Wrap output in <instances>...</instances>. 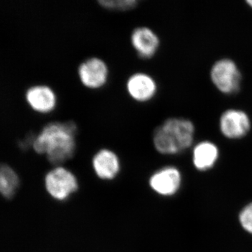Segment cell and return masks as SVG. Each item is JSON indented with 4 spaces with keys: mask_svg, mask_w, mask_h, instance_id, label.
<instances>
[{
    "mask_svg": "<svg viewBox=\"0 0 252 252\" xmlns=\"http://www.w3.org/2000/svg\"><path fill=\"white\" fill-rule=\"evenodd\" d=\"M78 126L73 121L48 123L35 135L32 147L46 154L49 161L59 166L74 157L77 149Z\"/></svg>",
    "mask_w": 252,
    "mask_h": 252,
    "instance_id": "6da1fadb",
    "label": "cell"
},
{
    "mask_svg": "<svg viewBox=\"0 0 252 252\" xmlns=\"http://www.w3.org/2000/svg\"><path fill=\"white\" fill-rule=\"evenodd\" d=\"M195 127L184 118H168L153 133V144L158 153L174 155L183 152L193 142Z\"/></svg>",
    "mask_w": 252,
    "mask_h": 252,
    "instance_id": "7a4b0ae2",
    "label": "cell"
},
{
    "mask_svg": "<svg viewBox=\"0 0 252 252\" xmlns=\"http://www.w3.org/2000/svg\"><path fill=\"white\" fill-rule=\"evenodd\" d=\"M210 78L215 87L223 94H230L238 92L242 81L241 72L232 60H219L212 66Z\"/></svg>",
    "mask_w": 252,
    "mask_h": 252,
    "instance_id": "3957f363",
    "label": "cell"
},
{
    "mask_svg": "<svg viewBox=\"0 0 252 252\" xmlns=\"http://www.w3.org/2000/svg\"><path fill=\"white\" fill-rule=\"evenodd\" d=\"M109 74L107 63L97 56L84 60L77 68L79 81L84 87L90 90H99L107 85Z\"/></svg>",
    "mask_w": 252,
    "mask_h": 252,
    "instance_id": "277c9868",
    "label": "cell"
},
{
    "mask_svg": "<svg viewBox=\"0 0 252 252\" xmlns=\"http://www.w3.org/2000/svg\"><path fill=\"white\" fill-rule=\"evenodd\" d=\"M45 186L46 190L52 198L63 201L77 191L79 184L72 172L59 165L48 172Z\"/></svg>",
    "mask_w": 252,
    "mask_h": 252,
    "instance_id": "5b68a950",
    "label": "cell"
},
{
    "mask_svg": "<svg viewBox=\"0 0 252 252\" xmlns=\"http://www.w3.org/2000/svg\"><path fill=\"white\" fill-rule=\"evenodd\" d=\"M126 90L132 100L139 103L150 102L156 97L158 84L150 74L145 72L132 73L126 81Z\"/></svg>",
    "mask_w": 252,
    "mask_h": 252,
    "instance_id": "8992f818",
    "label": "cell"
},
{
    "mask_svg": "<svg viewBox=\"0 0 252 252\" xmlns=\"http://www.w3.org/2000/svg\"><path fill=\"white\" fill-rule=\"evenodd\" d=\"M28 105L34 112L40 114H49L56 110L59 97L51 86L44 84L30 86L25 93Z\"/></svg>",
    "mask_w": 252,
    "mask_h": 252,
    "instance_id": "52a82bcc",
    "label": "cell"
},
{
    "mask_svg": "<svg viewBox=\"0 0 252 252\" xmlns=\"http://www.w3.org/2000/svg\"><path fill=\"white\" fill-rule=\"evenodd\" d=\"M130 44L140 59L149 60L157 55L160 46L157 33L148 26H142L132 30Z\"/></svg>",
    "mask_w": 252,
    "mask_h": 252,
    "instance_id": "ba28073f",
    "label": "cell"
},
{
    "mask_svg": "<svg viewBox=\"0 0 252 252\" xmlns=\"http://www.w3.org/2000/svg\"><path fill=\"white\" fill-rule=\"evenodd\" d=\"M220 132L228 139L245 137L251 129L250 117L243 111L230 109L225 111L220 120Z\"/></svg>",
    "mask_w": 252,
    "mask_h": 252,
    "instance_id": "9c48e42d",
    "label": "cell"
},
{
    "mask_svg": "<svg viewBox=\"0 0 252 252\" xmlns=\"http://www.w3.org/2000/svg\"><path fill=\"white\" fill-rule=\"evenodd\" d=\"M93 168L101 180H112L119 173L121 162L117 154L112 149H99L93 157Z\"/></svg>",
    "mask_w": 252,
    "mask_h": 252,
    "instance_id": "30bf717a",
    "label": "cell"
},
{
    "mask_svg": "<svg viewBox=\"0 0 252 252\" xmlns=\"http://www.w3.org/2000/svg\"><path fill=\"white\" fill-rule=\"evenodd\" d=\"M180 172L174 167H166L156 172L149 180V185L159 195L170 196L180 189Z\"/></svg>",
    "mask_w": 252,
    "mask_h": 252,
    "instance_id": "8fae6325",
    "label": "cell"
},
{
    "mask_svg": "<svg viewBox=\"0 0 252 252\" xmlns=\"http://www.w3.org/2000/svg\"><path fill=\"white\" fill-rule=\"evenodd\" d=\"M218 157L219 150L215 144L208 141L200 142L194 148V165L198 170H207L213 166Z\"/></svg>",
    "mask_w": 252,
    "mask_h": 252,
    "instance_id": "7c38bea8",
    "label": "cell"
},
{
    "mask_svg": "<svg viewBox=\"0 0 252 252\" xmlns=\"http://www.w3.org/2000/svg\"><path fill=\"white\" fill-rule=\"evenodd\" d=\"M19 187V178L9 165H0V193L6 198H11Z\"/></svg>",
    "mask_w": 252,
    "mask_h": 252,
    "instance_id": "4fadbf2b",
    "label": "cell"
},
{
    "mask_svg": "<svg viewBox=\"0 0 252 252\" xmlns=\"http://www.w3.org/2000/svg\"><path fill=\"white\" fill-rule=\"evenodd\" d=\"M99 6L109 11H127L137 7V0H99Z\"/></svg>",
    "mask_w": 252,
    "mask_h": 252,
    "instance_id": "5bb4252c",
    "label": "cell"
},
{
    "mask_svg": "<svg viewBox=\"0 0 252 252\" xmlns=\"http://www.w3.org/2000/svg\"><path fill=\"white\" fill-rule=\"evenodd\" d=\"M240 220L245 230L252 233V203L243 209L240 213Z\"/></svg>",
    "mask_w": 252,
    "mask_h": 252,
    "instance_id": "9a60e30c",
    "label": "cell"
},
{
    "mask_svg": "<svg viewBox=\"0 0 252 252\" xmlns=\"http://www.w3.org/2000/svg\"><path fill=\"white\" fill-rule=\"evenodd\" d=\"M246 3L248 4V6H250L252 9V0H248V1H246Z\"/></svg>",
    "mask_w": 252,
    "mask_h": 252,
    "instance_id": "2e32d148",
    "label": "cell"
}]
</instances>
